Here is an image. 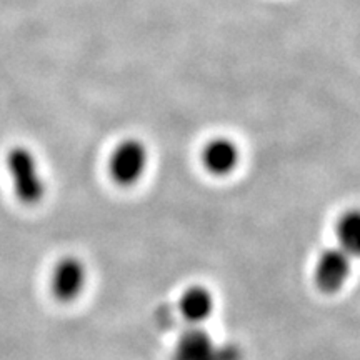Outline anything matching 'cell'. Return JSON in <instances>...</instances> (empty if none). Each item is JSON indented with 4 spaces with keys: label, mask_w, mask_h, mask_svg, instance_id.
Wrapping results in <instances>:
<instances>
[{
    "label": "cell",
    "mask_w": 360,
    "mask_h": 360,
    "mask_svg": "<svg viewBox=\"0 0 360 360\" xmlns=\"http://www.w3.org/2000/svg\"><path fill=\"white\" fill-rule=\"evenodd\" d=\"M337 240L350 259H360V209H349L337 220Z\"/></svg>",
    "instance_id": "obj_8"
},
{
    "label": "cell",
    "mask_w": 360,
    "mask_h": 360,
    "mask_svg": "<svg viewBox=\"0 0 360 360\" xmlns=\"http://www.w3.org/2000/svg\"><path fill=\"white\" fill-rule=\"evenodd\" d=\"M352 260L340 247H330L321 252L314 267L315 285L323 294L339 292L352 274Z\"/></svg>",
    "instance_id": "obj_4"
},
{
    "label": "cell",
    "mask_w": 360,
    "mask_h": 360,
    "mask_svg": "<svg viewBox=\"0 0 360 360\" xmlns=\"http://www.w3.org/2000/svg\"><path fill=\"white\" fill-rule=\"evenodd\" d=\"M148 165V152L137 139L120 142L112 152L109 160V174L117 186L132 187L146 174Z\"/></svg>",
    "instance_id": "obj_2"
},
{
    "label": "cell",
    "mask_w": 360,
    "mask_h": 360,
    "mask_svg": "<svg viewBox=\"0 0 360 360\" xmlns=\"http://www.w3.org/2000/svg\"><path fill=\"white\" fill-rule=\"evenodd\" d=\"M179 310L187 322L199 326L204 323L215 310V299L212 292L204 285H192L184 290L179 300Z\"/></svg>",
    "instance_id": "obj_7"
},
{
    "label": "cell",
    "mask_w": 360,
    "mask_h": 360,
    "mask_svg": "<svg viewBox=\"0 0 360 360\" xmlns=\"http://www.w3.org/2000/svg\"><path fill=\"white\" fill-rule=\"evenodd\" d=\"M174 360H224L212 337L200 328H192L177 340Z\"/></svg>",
    "instance_id": "obj_6"
},
{
    "label": "cell",
    "mask_w": 360,
    "mask_h": 360,
    "mask_svg": "<svg viewBox=\"0 0 360 360\" xmlns=\"http://www.w3.org/2000/svg\"><path fill=\"white\" fill-rule=\"evenodd\" d=\"M240 162V152L231 139H212L202 150V164L212 175L225 177L237 169Z\"/></svg>",
    "instance_id": "obj_5"
},
{
    "label": "cell",
    "mask_w": 360,
    "mask_h": 360,
    "mask_svg": "<svg viewBox=\"0 0 360 360\" xmlns=\"http://www.w3.org/2000/svg\"><path fill=\"white\" fill-rule=\"evenodd\" d=\"M51 292L53 299L62 304H70L84 294L89 283L87 264L77 255H65L53 265L51 278Z\"/></svg>",
    "instance_id": "obj_3"
},
{
    "label": "cell",
    "mask_w": 360,
    "mask_h": 360,
    "mask_svg": "<svg viewBox=\"0 0 360 360\" xmlns=\"http://www.w3.org/2000/svg\"><path fill=\"white\" fill-rule=\"evenodd\" d=\"M6 164L17 200L29 207L40 204L47 192V184L32 150L24 146L12 147L7 154Z\"/></svg>",
    "instance_id": "obj_1"
}]
</instances>
